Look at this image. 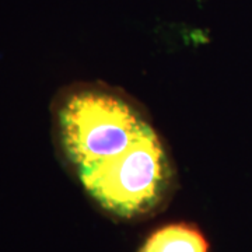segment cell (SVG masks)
<instances>
[{
    "label": "cell",
    "instance_id": "1",
    "mask_svg": "<svg viewBox=\"0 0 252 252\" xmlns=\"http://www.w3.org/2000/svg\"><path fill=\"white\" fill-rule=\"evenodd\" d=\"M79 177L104 209L132 217L158 202L168 182L170 167L158 136L147 125L127 149L81 168Z\"/></svg>",
    "mask_w": 252,
    "mask_h": 252
},
{
    "label": "cell",
    "instance_id": "2",
    "mask_svg": "<svg viewBox=\"0 0 252 252\" xmlns=\"http://www.w3.org/2000/svg\"><path fill=\"white\" fill-rule=\"evenodd\" d=\"M149 125L129 102L102 91H80L59 114L63 147L81 170L119 154Z\"/></svg>",
    "mask_w": 252,
    "mask_h": 252
},
{
    "label": "cell",
    "instance_id": "3",
    "mask_svg": "<svg viewBox=\"0 0 252 252\" xmlns=\"http://www.w3.org/2000/svg\"><path fill=\"white\" fill-rule=\"evenodd\" d=\"M140 252H207V243L190 225L170 224L150 235Z\"/></svg>",
    "mask_w": 252,
    "mask_h": 252
}]
</instances>
